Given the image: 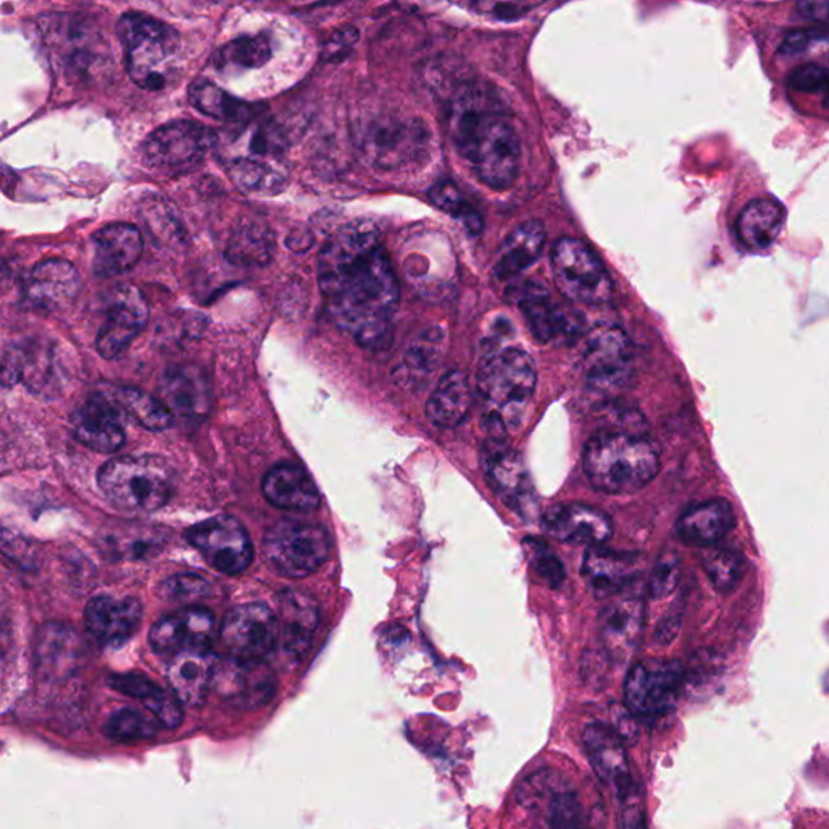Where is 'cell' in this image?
<instances>
[{
    "mask_svg": "<svg viewBox=\"0 0 829 829\" xmlns=\"http://www.w3.org/2000/svg\"><path fill=\"white\" fill-rule=\"evenodd\" d=\"M81 643L70 627L49 623L39 632L37 660L44 675L63 676L76 669Z\"/></svg>",
    "mask_w": 829,
    "mask_h": 829,
    "instance_id": "f35d334b",
    "label": "cell"
},
{
    "mask_svg": "<svg viewBox=\"0 0 829 829\" xmlns=\"http://www.w3.org/2000/svg\"><path fill=\"white\" fill-rule=\"evenodd\" d=\"M471 409L469 378L459 370L449 371L439 379L433 394L427 402V418L433 427L456 428L466 420Z\"/></svg>",
    "mask_w": 829,
    "mask_h": 829,
    "instance_id": "d590c367",
    "label": "cell"
},
{
    "mask_svg": "<svg viewBox=\"0 0 829 829\" xmlns=\"http://www.w3.org/2000/svg\"><path fill=\"white\" fill-rule=\"evenodd\" d=\"M278 606L279 647L287 658L300 661L310 650L318 623L320 609L317 601L299 590H283L276 600Z\"/></svg>",
    "mask_w": 829,
    "mask_h": 829,
    "instance_id": "7402d4cb",
    "label": "cell"
},
{
    "mask_svg": "<svg viewBox=\"0 0 829 829\" xmlns=\"http://www.w3.org/2000/svg\"><path fill=\"white\" fill-rule=\"evenodd\" d=\"M126 418L122 407L109 391L88 397L73 410L70 427L81 445L96 452L119 451L126 442Z\"/></svg>",
    "mask_w": 829,
    "mask_h": 829,
    "instance_id": "d6986e66",
    "label": "cell"
},
{
    "mask_svg": "<svg viewBox=\"0 0 829 829\" xmlns=\"http://www.w3.org/2000/svg\"><path fill=\"white\" fill-rule=\"evenodd\" d=\"M545 528L562 543L597 548L612 535V522L603 510L585 505H559L545 513Z\"/></svg>",
    "mask_w": 829,
    "mask_h": 829,
    "instance_id": "cb8c5ba5",
    "label": "cell"
},
{
    "mask_svg": "<svg viewBox=\"0 0 829 829\" xmlns=\"http://www.w3.org/2000/svg\"><path fill=\"white\" fill-rule=\"evenodd\" d=\"M109 686L117 692L137 698L164 728L176 729L182 725L183 713L176 693L159 687L150 678L141 675H113Z\"/></svg>",
    "mask_w": 829,
    "mask_h": 829,
    "instance_id": "e575fe53",
    "label": "cell"
},
{
    "mask_svg": "<svg viewBox=\"0 0 829 829\" xmlns=\"http://www.w3.org/2000/svg\"><path fill=\"white\" fill-rule=\"evenodd\" d=\"M535 570H537L538 579L548 585L549 588H559L565 582V566H562V562L556 556H540L535 561Z\"/></svg>",
    "mask_w": 829,
    "mask_h": 829,
    "instance_id": "9f6ffc18",
    "label": "cell"
},
{
    "mask_svg": "<svg viewBox=\"0 0 829 829\" xmlns=\"http://www.w3.org/2000/svg\"><path fill=\"white\" fill-rule=\"evenodd\" d=\"M158 394L169 412L182 420H203L211 409L207 374L194 364L168 368L159 381Z\"/></svg>",
    "mask_w": 829,
    "mask_h": 829,
    "instance_id": "603a6c76",
    "label": "cell"
},
{
    "mask_svg": "<svg viewBox=\"0 0 829 829\" xmlns=\"http://www.w3.org/2000/svg\"><path fill=\"white\" fill-rule=\"evenodd\" d=\"M537 364L520 349H502L481 361L477 389L487 407L483 421L496 431L519 423L537 388Z\"/></svg>",
    "mask_w": 829,
    "mask_h": 829,
    "instance_id": "277c9868",
    "label": "cell"
},
{
    "mask_svg": "<svg viewBox=\"0 0 829 829\" xmlns=\"http://www.w3.org/2000/svg\"><path fill=\"white\" fill-rule=\"evenodd\" d=\"M679 577L680 561L678 555H675V552H665L658 559L657 565H655L650 582H648V590H650L651 598L662 600V598L669 597L676 590V587H678Z\"/></svg>",
    "mask_w": 829,
    "mask_h": 829,
    "instance_id": "816d5d0a",
    "label": "cell"
},
{
    "mask_svg": "<svg viewBox=\"0 0 829 829\" xmlns=\"http://www.w3.org/2000/svg\"><path fill=\"white\" fill-rule=\"evenodd\" d=\"M219 636L229 657L266 660L279 647L278 616L264 603L237 606L227 612Z\"/></svg>",
    "mask_w": 829,
    "mask_h": 829,
    "instance_id": "5bb4252c",
    "label": "cell"
},
{
    "mask_svg": "<svg viewBox=\"0 0 829 829\" xmlns=\"http://www.w3.org/2000/svg\"><path fill=\"white\" fill-rule=\"evenodd\" d=\"M547 803L520 802L527 807H538L543 811L545 829H580L582 825V806L579 797L566 786L556 785L551 773L537 775Z\"/></svg>",
    "mask_w": 829,
    "mask_h": 829,
    "instance_id": "ab89813d",
    "label": "cell"
},
{
    "mask_svg": "<svg viewBox=\"0 0 829 829\" xmlns=\"http://www.w3.org/2000/svg\"><path fill=\"white\" fill-rule=\"evenodd\" d=\"M311 243H313V236L304 229L293 230L287 239V246L296 253H303L311 247Z\"/></svg>",
    "mask_w": 829,
    "mask_h": 829,
    "instance_id": "680465c9",
    "label": "cell"
},
{
    "mask_svg": "<svg viewBox=\"0 0 829 829\" xmlns=\"http://www.w3.org/2000/svg\"><path fill=\"white\" fill-rule=\"evenodd\" d=\"M639 570V555L597 547L585 556L582 573L588 588L598 598H609L632 583Z\"/></svg>",
    "mask_w": 829,
    "mask_h": 829,
    "instance_id": "1f68e13d",
    "label": "cell"
},
{
    "mask_svg": "<svg viewBox=\"0 0 829 829\" xmlns=\"http://www.w3.org/2000/svg\"><path fill=\"white\" fill-rule=\"evenodd\" d=\"M159 597L173 603H194L211 593V585L197 573H179L159 585Z\"/></svg>",
    "mask_w": 829,
    "mask_h": 829,
    "instance_id": "681fc988",
    "label": "cell"
},
{
    "mask_svg": "<svg viewBox=\"0 0 829 829\" xmlns=\"http://www.w3.org/2000/svg\"><path fill=\"white\" fill-rule=\"evenodd\" d=\"M263 495L274 508L313 512L320 508V492L307 471L296 463H278L266 473Z\"/></svg>",
    "mask_w": 829,
    "mask_h": 829,
    "instance_id": "d6a6232c",
    "label": "cell"
},
{
    "mask_svg": "<svg viewBox=\"0 0 829 829\" xmlns=\"http://www.w3.org/2000/svg\"><path fill=\"white\" fill-rule=\"evenodd\" d=\"M216 619L204 608H187L166 616L152 626L150 643L156 653L176 657L182 651L211 648Z\"/></svg>",
    "mask_w": 829,
    "mask_h": 829,
    "instance_id": "44dd1931",
    "label": "cell"
},
{
    "mask_svg": "<svg viewBox=\"0 0 829 829\" xmlns=\"http://www.w3.org/2000/svg\"><path fill=\"white\" fill-rule=\"evenodd\" d=\"M331 552L328 531L317 523L281 520L266 531L263 556L279 576L304 579L317 572Z\"/></svg>",
    "mask_w": 829,
    "mask_h": 829,
    "instance_id": "ba28073f",
    "label": "cell"
},
{
    "mask_svg": "<svg viewBox=\"0 0 829 829\" xmlns=\"http://www.w3.org/2000/svg\"><path fill=\"white\" fill-rule=\"evenodd\" d=\"M93 272L108 279L130 271L143 253L141 232L132 224L102 227L93 239Z\"/></svg>",
    "mask_w": 829,
    "mask_h": 829,
    "instance_id": "83f0119b",
    "label": "cell"
},
{
    "mask_svg": "<svg viewBox=\"0 0 829 829\" xmlns=\"http://www.w3.org/2000/svg\"><path fill=\"white\" fill-rule=\"evenodd\" d=\"M187 538L212 569L224 576H240L253 562V545L246 527L230 516L204 520L187 531Z\"/></svg>",
    "mask_w": 829,
    "mask_h": 829,
    "instance_id": "7c38bea8",
    "label": "cell"
},
{
    "mask_svg": "<svg viewBox=\"0 0 829 829\" xmlns=\"http://www.w3.org/2000/svg\"><path fill=\"white\" fill-rule=\"evenodd\" d=\"M788 87L800 94L820 96L821 104L829 111V70L821 66L797 67L788 77Z\"/></svg>",
    "mask_w": 829,
    "mask_h": 829,
    "instance_id": "f907efd6",
    "label": "cell"
},
{
    "mask_svg": "<svg viewBox=\"0 0 829 829\" xmlns=\"http://www.w3.org/2000/svg\"><path fill=\"white\" fill-rule=\"evenodd\" d=\"M799 12L803 19L829 23V2H802Z\"/></svg>",
    "mask_w": 829,
    "mask_h": 829,
    "instance_id": "6f0895ef",
    "label": "cell"
},
{
    "mask_svg": "<svg viewBox=\"0 0 829 829\" xmlns=\"http://www.w3.org/2000/svg\"><path fill=\"white\" fill-rule=\"evenodd\" d=\"M109 394L122 407L127 417L133 418L147 430L164 431L172 427L173 414L158 397H152L141 389L127 388V386L109 389Z\"/></svg>",
    "mask_w": 829,
    "mask_h": 829,
    "instance_id": "ee69618b",
    "label": "cell"
},
{
    "mask_svg": "<svg viewBox=\"0 0 829 829\" xmlns=\"http://www.w3.org/2000/svg\"><path fill=\"white\" fill-rule=\"evenodd\" d=\"M81 289V278L76 266L66 260H46L34 266L24 279L28 303L44 311L69 307Z\"/></svg>",
    "mask_w": 829,
    "mask_h": 829,
    "instance_id": "d4e9b609",
    "label": "cell"
},
{
    "mask_svg": "<svg viewBox=\"0 0 829 829\" xmlns=\"http://www.w3.org/2000/svg\"><path fill=\"white\" fill-rule=\"evenodd\" d=\"M431 200L439 209L448 212L457 221L462 222L466 230H469L471 236L480 233L481 227H483V219L478 214L477 209H473L467 198L463 197L462 191L457 189L449 180H442L438 186H435L430 191Z\"/></svg>",
    "mask_w": 829,
    "mask_h": 829,
    "instance_id": "c3c4849f",
    "label": "cell"
},
{
    "mask_svg": "<svg viewBox=\"0 0 829 829\" xmlns=\"http://www.w3.org/2000/svg\"><path fill=\"white\" fill-rule=\"evenodd\" d=\"M453 148L485 186L506 191L516 183L522 144L498 99L477 84H460L448 108Z\"/></svg>",
    "mask_w": 829,
    "mask_h": 829,
    "instance_id": "7a4b0ae2",
    "label": "cell"
},
{
    "mask_svg": "<svg viewBox=\"0 0 829 829\" xmlns=\"http://www.w3.org/2000/svg\"><path fill=\"white\" fill-rule=\"evenodd\" d=\"M237 189L257 197H276L287 189L289 177L282 169L260 158H237L227 166Z\"/></svg>",
    "mask_w": 829,
    "mask_h": 829,
    "instance_id": "60d3db41",
    "label": "cell"
},
{
    "mask_svg": "<svg viewBox=\"0 0 829 829\" xmlns=\"http://www.w3.org/2000/svg\"><path fill=\"white\" fill-rule=\"evenodd\" d=\"M143 618L133 598L96 597L84 609V626L98 643L117 647L132 639Z\"/></svg>",
    "mask_w": 829,
    "mask_h": 829,
    "instance_id": "484cf974",
    "label": "cell"
},
{
    "mask_svg": "<svg viewBox=\"0 0 829 829\" xmlns=\"http://www.w3.org/2000/svg\"><path fill=\"white\" fill-rule=\"evenodd\" d=\"M318 282L339 329L364 349L389 346L400 289L377 227L356 221L332 233L318 260Z\"/></svg>",
    "mask_w": 829,
    "mask_h": 829,
    "instance_id": "6da1fadb",
    "label": "cell"
},
{
    "mask_svg": "<svg viewBox=\"0 0 829 829\" xmlns=\"http://www.w3.org/2000/svg\"><path fill=\"white\" fill-rule=\"evenodd\" d=\"M276 239L263 222L242 221L227 240L226 258L240 268H260L274 257Z\"/></svg>",
    "mask_w": 829,
    "mask_h": 829,
    "instance_id": "74e56055",
    "label": "cell"
},
{
    "mask_svg": "<svg viewBox=\"0 0 829 829\" xmlns=\"http://www.w3.org/2000/svg\"><path fill=\"white\" fill-rule=\"evenodd\" d=\"M189 98L197 111L229 123L247 122L260 112L257 106L233 98L208 80L194 81L190 87Z\"/></svg>",
    "mask_w": 829,
    "mask_h": 829,
    "instance_id": "b9f144b4",
    "label": "cell"
},
{
    "mask_svg": "<svg viewBox=\"0 0 829 829\" xmlns=\"http://www.w3.org/2000/svg\"><path fill=\"white\" fill-rule=\"evenodd\" d=\"M212 689L240 710H257L276 696V678L264 660H219Z\"/></svg>",
    "mask_w": 829,
    "mask_h": 829,
    "instance_id": "ac0fdd59",
    "label": "cell"
},
{
    "mask_svg": "<svg viewBox=\"0 0 829 829\" xmlns=\"http://www.w3.org/2000/svg\"><path fill=\"white\" fill-rule=\"evenodd\" d=\"M250 148L257 158H272L286 150V138L274 123H264L251 137Z\"/></svg>",
    "mask_w": 829,
    "mask_h": 829,
    "instance_id": "db71d44e",
    "label": "cell"
},
{
    "mask_svg": "<svg viewBox=\"0 0 829 829\" xmlns=\"http://www.w3.org/2000/svg\"><path fill=\"white\" fill-rule=\"evenodd\" d=\"M485 478L499 498L516 512L527 517L533 512L535 495L522 457L506 442H487L481 456Z\"/></svg>",
    "mask_w": 829,
    "mask_h": 829,
    "instance_id": "ffe728a7",
    "label": "cell"
},
{
    "mask_svg": "<svg viewBox=\"0 0 829 829\" xmlns=\"http://www.w3.org/2000/svg\"><path fill=\"white\" fill-rule=\"evenodd\" d=\"M150 320L147 300L133 286L112 290L106 299L104 322L96 338V349L106 360L119 359Z\"/></svg>",
    "mask_w": 829,
    "mask_h": 829,
    "instance_id": "9a60e30c",
    "label": "cell"
},
{
    "mask_svg": "<svg viewBox=\"0 0 829 829\" xmlns=\"http://www.w3.org/2000/svg\"><path fill=\"white\" fill-rule=\"evenodd\" d=\"M445 350L441 329H428L410 343L402 361L403 381H425L435 373Z\"/></svg>",
    "mask_w": 829,
    "mask_h": 829,
    "instance_id": "f6af8a7d",
    "label": "cell"
},
{
    "mask_svg": "<svg viewBox=\"0 0 829 829\" xmlns=\"http://www.w3.org/2000/svg\"><path fill=\"white\" fill-rule=\"evenodd\" d=\"M645 606L637 597H622L601 611V639L609 657L623 661L632 657L643 632Z\"/></svg>",
    "mask_w": 829,
    "mask_h": 829,
    "instance_id": "f1b7e54d",
    "label": "cell"
},
{
    "mask_svg": "<svg viewBox=\"0 0 829 829\" xmlns=\"http://www.w3.org/2000/svg\"><path fill=\"white\" fill-rule=\"evenodd\" d=\"M660 451L641 431L603 430L583 449V470L595 490L632 495L650 485L660 471Z\"/></svg>",
    "mask_w": 829,
    "mask_h": 829,
    "instance_id": "3957f363",
    "label": "cell"
},
{
    "mask_svg": "<svg viewBox=\"0 0 829 829\" xmlns=\"http://www.w3.org/2000/svg\"><path fill=\"white\" fill-rule=\"evenodd\" d=\"M126 52L127 72L140 88L159 91L168 87L180 37L170 24L140 12H127L117 24Z\"/></svg>",
    "mask_w": 829,
    "mask_h": 829,
    "instance_id": "5b68a950",
    "label": "cell"
},
{
    "mask_svg": "<svg viewBox=\"0 0 829 829\" xmlns=\"http://www.w3.org/2000/svg\"><path fill=\"white\" fill-rule=\"evenodd\" d=\"M547 232L538 221L523 222L509 233L495 263V276L499 281H508L537 263L543 251Z\"/></svg>",
    "mask_w": 829,
    "mask_h": 829,
    "instance_id": "836d02e7",
    "label": "cell"
},
{
    "mask_svg": "<svg viewBox=\"0 0 829 829\" xmlns=\"http://www.w3.org/2000/svg\"><path fill=\"white\" fill-rule=\"evenodd\" d=\"M361 158L382 170L409 168L427 154L430 133L423 123L406 117H373L356 130Z\"/></svg>",
    "mask_w": 829,
    "mask_h": 829,
    "instance_id": "52a82bcc",
    "label": "cell"
},
{
    "mask_svg": "<svg viewBox=\"0 0 829 829\" xmlns=\"http://www.w3.org/2000/svg\"><path fill=\"white\" fill-rule=\"evenodd\" d=\"M272 42L266 33L232 39L212 56V67L219 73H240L260 69L271 60Z\"/></svg>",
    "mask_w": 829,
    "mask_h": 829,
    "instance_id": "7bdbcfd3",
    "label": "cell"
},
{
    "mask_svg": "<svg viewBox=\"0 0 829 829\" xmlns=\"http://www.w3.org/2000/svg\"><path fill=\"white\" fill-rule=\"evenodd\" d=\"M359 41V31L352 27H343L336 31L329 41L326 42L324 51H322V59L326 62H339L343 57H347L352 52L353 46Z\"/></svg>",
    "mask_w": 829,
    "mask_h": 829,
    "instance_id": "11a10c76",
    "label": "cell"
},
{
    "mask_svg": "<svg viewBox=\"0 0 829 829\" xmlns=\"http://www.w3.org/2000/svg\"><path fill=\"white\" fill-rule=\"evenodd\" d=\"M99 490L117 509L156 512L172 498L173 473L152 456H122L99 469Z\"/></svg>",
    "mask_w": 829,
    "mask_h": 829,
    "instance_id": "8992f818",
    "label": "cell"
},
{
    "mask_svg": "<svg viewBox=\"0 0 829 829\" xmlns=\"http://www.w3.org/2000/svg\"><path fill=\"white\" fill-rule=\"evenodd\" d=\"M585 378L595 391L618 392L632 377V352L621 329L605 326L588 336L583 353Z\"/></svg>",
    "mask_w": 829,
    "mask_h": 829,
    "instance_id": "2e32d148",
    "label": "cell"
},
{
    "mask_svg": "<svg viewBox=\"0 0 829 829\" xmlns=\"http://www.w3.org/2000/svg\"><path fill=\"white\" fill-rule=\"evenodd\" d=\"M683 683V668L678 661L637 662L626 680V705L637 717H658L675 708Z\"/></svg>",
    "mask_w": 829,
    "mask_h": 829,
    "instance_id": "4fadbf2b",
    "label": "cell"
},
{
    "mask_svg": "<svg viewBox=\"0 0 829 829\" xmlns=\"http://www.w3.org/2000/svg\"><path fill=\"white\" fill-rule=\"evenodd\" d=\"M216 133L191 120H173L148 134L143 161L159 172H183L197 168L214 148Z\"/></svg>",
    "mask_w": 829,
    "mask_h": 829,
    "instance_id": "8fae6325",
    "label": "cell"
},
{
    "mask_svg": "<svg viewBox=\"0 0 829 829\" xmlns=\"http://www.w3.org/2000/svg\"><path fill=\"white\" fill-rule=\"evenodd\" d=\"M786 211L773 198H758L747 204L737 221V236L752 250H767L773 246L785 227Z\"/></svg>",
    "mask_w": 829,
    "mask_h": 829,
    "instance_id": "8d00e7d4",
    "label": "cell"
},
{
    "mask_svg": "<svg viewBox=\"0 0 829 829\" xmlns=\"http://www.w3.org/2000/svg\"><path fill=\"white\" fill-rule=\"evenodd\" d=\"M736 516L731 502L726 499H708L697 502L680 513L676 531L682 543L696 548L717 547L735 527Z\"/></svg>",
    "mask_w": 829,
    "mask_h": 829,
    "instance_id": "f546056e",
    "label": "cell"
},
{
    "mask_svg": "<svg viewBox=\"0 0 829 829\" xmlns=\"http://www.w3.org/2000/svg\"><path fill=\"white\" fill-rule=\"evenodd\" d=\"M705 572L713 587L722 593L736 590L746 576L747 561L742 552L729 548H708L701 559Z\"/></svg>",
    "mask_w": 829,
    "mask_h": 829,
    "instance_id": "7dc6e473",
    "label": "cell"
},
{
    "mask_svg": "<svg viewBox=\"0 0 829 829\" xmlns=\"http://www.w3.org/2000/svg\"><path fill=\"white\" fill-rule=\"evenodd\" d=\"M143 212L152 236H158L159 239L164 240L180 239L182 237L180 222L172 218V209H169L168 204L162 203L159 198H154V200H151V203L144 204Z\"/></svg>",
    "mask_w": 829,
    "mask_h": 829,
    "instance_id": "f5cc1de1",
    "label": "cell"
},
{
    "mask_svg": "<svg viewBox=\"0 0 829 829\" xmlns=\"http://www.w3.org/2000/svg\"><path fill=\"white\" fill-rule=\"evenodd\" d=\"M516 303L522 310L531 334L543 343H570L582 334V320L579 314L566 310L552 300L548 287L537 281H528L513 293Z\"/></svg>",
    "mask_w": 829,
    "mask_h": 829,
    "instance_id": "e0dca14e",
    "label": "cell"
},
{
    "mask_svg": "<svg viewBox=\"0 0 829 829\" xmlns=\"http://www.w3.org/2000/svg\"><path fill=\"white\" fill-rule=\"evenodd\" d=\"M583 747L598 778L615 786L619 799L632 792L629 760L621 736L605 725H590L583 731Z\"/></svg>",
    "mask_w": 829,
    "mask_h": 829,
    "instance_id": "4316f807",
    "label": "cell"
},
{
    "mask_svg": "<svg viewBox=\"0 0 829 829\" xmlns=\"http://www.w3.org/2000/svg\"><path fill=\"white\" fill-rule=\"evenodd\" d=\"M551 269L556 286L572 302L603 304L615 287L600 258L582 240L562 237L552 247Z\"/></svg>",
    "mask_w": 829,
    "mask_h": 829,
    "instance_id": "9c48e42d",
    "label": "cell"
},
{
    "mask_svg": "<svg viewBox=\"0 0 829 829\" xmlns=\"http://www.w3.org/2000/svg\"><path fill=\"white\" fill-rule=\"evenodd\" d=\"M41 30L70 76L91 77L104 66L108 49L87 17L52 13L42 17Z\"/></svg>",
    "mask_w": 829,
    "mask_h": 829,
    "instance_id": "30bf717a",
    "label": "cell"
},
{
    "mask_svg": "<svg viewBox=\"0 0 829 829\" xmlns=\"http://www.w3.org/2000/svg\"><path fill=\"white\" fill-rule=\"evenodd\" d=\"M161 722L150 711L122 708L106 719L104 735L116 742L133 743L158 736Z\"/></svg>",
    "mask_w": 829,
    "mask_h": 829,
    "instance_id": "bcb514c9",
    "label": "cell"
},
{
    "mask_svg": "<svg viewBox=\"0 0 829 829\" xmlns=\"http://www.w3.org/2000/svg\"><path fill=\"white\" fill-rule=\"evenodd\" d=\"M218 658L211 648L189 650L170 658L168 679L170 689L187 707H200L214 686Z\"/></svg>",
    "mask_w": 829,
    "mask_h": 829,
    "instance_id": "4dcf8cb0",
    "label": "cell"
}]
</instances>
